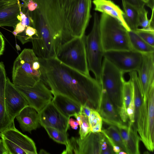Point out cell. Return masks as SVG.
Returning <instances> with one entry per match:
<instances>
[{
    "instance_id": "836d02e7",
    "label": "cell",
    "mask_w": 154,
    "mask_h": 154,
    "mask_svg": "<svg viewBox=\"0 0 154 154\" xmlns=\"http://www.w3.org/2000/svg\"><path fill=\"white\" fill-rule=\"evenodd\" d=\"M79 124V137L81 139H83L91 131L88 117L82 115Z\"/></svg>"
},
{
    "instance_id": "f6af8a7d",
    "label": "cell",
    "mask_w": 154,
    "mask_h": 154,
    "mask_svg": "<svg viewBox=\"0 0 154 154\" xmlns=\"http://www.w3.org/2000/svg\"><path fill=\"white\" fill-rule=\"evenodd\" d=\"M5 1H11V0H4Z\"/></svg>"
},
{
    "instance_id": "f1b7e54d",
    "label": "cell",
    "mask_w": 154,
    "mask_h": 154,
    "mask_svg": "<svg viewBox=\"0 0 154 154\" xmlns=\"http://www.w3.org/2000/svg\"><path fill=\"white\" fill-rule=\"evenodd\" d=\"M88 119L91 131L93 132H101L103 120L98 112L92 109Z\"/></svg>"
},
{
    "instance_id": "7402d4cb",
    "label": "cell",
    "mask_w": 154,
    "mask_h": 154,
    "mask_svg": "<svg viewBox=\"0 0 154 154\" xmlns=\"http://www.w3.org/2000/svg\"><path fill=\"white\" fill-rule=\"evenodd\" d=\"M15 118L23 131L31 133L32 131L36 130L39 124L38 112L29 105L22 110Z\"/></svg>"
},
{
    "instance_id": "d6a6232c",
    "label": "cell",
    "mask_w": 154,
    "mask_h": 154,
    "mask_svg": "<svg viewBox=\"0 0 154 154\" xmlns=\"http://www.w3.org/2000/svg\"><path fill=\"white\" fill-rule=\"evenodd\" d=\"M138 11L139 26L142 29L154 30V29L152 28L150 25L149 20L147 17L148 11L145 8Z\"/></svg>"
},
{
    "instance_id": "f546056e",
    "label": "cell",
    "mask_w": 154,
    "mask_h": 154,
    "mask_svg": "<svg viewBox=\"0 0 154 154\" xmlns=\"http://www.w3.org/2000/svg\"><path fill=\"white\" fill-rule=\"evenodd\" d=\"M44 128L50 137L54 140L65 145L66 144L68 139L67 134L52 127H45Z\"/></svg>"
},
{
    "instance_id": "ffe728a7",
    "label": "cell",
    "mask_w": 154,
    "mask_h": 154,
    "mask_svg": "<svg viewBox=\"0 0 154 154\" xmlns=\"http://www.w3.org/2000/svg\"><path fill=\"white\" fill-rule=\"evenodd\" d=\"M52 102L64 116L69 119L81 114V105L77 102L63 95L54 94Z\"/></svg>"
},
{
    "instance_id": "ba28073f",
    "label": "cell",
    "mask_w": 154,
    "mask_h": 154,
    "mask_svg": "<svg viewBox=\"0 0 154 154\" xmlns=\"http://www.w3.org/2000/svg\"><path fill=\"white\" fill-rule=\"evenodd\" d=\"M91 0H75L64 13L70 33L73 38L82 37L91 17Z\"/></svg>"
},
{
    "instance_id": "8992f818",
    "label": "cell",
    "mask_w": 154,
    "mask_h": 154,
    "mask_svg": "<svg viewBox=\"0 0 154 154\" xmlns=\"http://www.w3.org/2000/svg\"><path fill=\"white\" fill-rule=\"evenodd\" d=\"M85 35L74 38L63 44L56 58L65 65L85 75H90Z\"/></svg>"
},
{
    "instance_id": "60d3db41",
    "label": "cell",
    "mask_w": 154,
    "mask_h": 154,
    "mask_svg": "<svg viewBox=\"0 0 154 154\" xmlns=\"http://www.w3.org/2000/svg\"><path fill=\"white\" fill-rule=\"evenodd\" d=\"M69 124L72 128L75 130H76L78 128V126L79 125L78 121L72 118H70L69 119Z\"/></svg>"
},
{
    "instance_id": "9c48e42d",
    "label": "cell",
    "mask_w": 154,
    "mask_h": 154,
    "mask_svg": "<svg viewBox=\"0 0 154 154\" xmlns=\"http://www.w3.org/2000/svg\"><path fill=\"white\" fill-rule=\"evenodd\" d=\"M9 154H37L34 141L22 134L15 126L0 133Z\"/></svg>"
},
{
    "instance_id": "9a60e30c",
    "label": "cell",
    "mask_w": 154,
    "mask_h": 154,
    "mask_svg": "<svg viewBox=\"0 0 154 154\" xmlns=\"http://www.w3.org/2000/svg\"><path fill=\"white\" fill-rule=\"evenodd\" d=\"M5 104L8 115L14 123L16 116L24 108L29 105L26 98L7 77L5 93Z\"/></svg>"
},
{
    "instance_id": "7c38bea8",
    "label": "cell",
    "mask_w": 154,
    "mask_h": 154,
    "mask_svg": "<svg viewBox=\"0 0 154 154\" xmlns=\"http://www.w3.org/2000/svg\"><path fill=\"white\" fill-rule=\"evenodd\" d=\"M103 57L124 74L137 71L142 62L143 54L133 50L104 51Z\"/></svg>"
},
{
    "instance_id": "b9f144b4",
    "label": "cell",
    "mask_w": 154,
    "mask_h": 154,
    "mask_svg": "<svg viewBox=\"0 0 154 154\" xmlns=\"http://www.w3.org/2000/svg\"><path fill=\"white\" fill-rule=\"evenodd\" d=\"M5 46V41L2 35L0 34V56L3 54Z\"/></svg>"
},
{
    "instance_id": "484cf974",
    "label": "cell",
    "mask_w": 154,
    "mask_h": 154,
    "mask_svg": "<svg viewBox=\"0 0 154 154\" xmlns=\"http://www.w3.org/2000/svg\"><path fill=\"white\" fill-rule=\"evenodd\" d=\"M131 50L142 54L154 52V47L146 42L135 31H128Z\"/></svg>"
},
{
    "instance_id": "74e56055",
    "label": "cell",
    "mask_w": 154,
    "mask_h": 154,
    "mask_svg": "<svg viewBox=\"0 0 154 154\" xmlns=\"http://www.w3.org/2000/svg\"><path fill=\"white\" fill-rule=\"evenodd\" d=\"M74 0H59L60 6L63 14L67 10L71 4Z\"/></svg>"
},
{
    "instance_id": "5bb4252c",
    "label": "cell",
    "mask_w": 154,
    "mask_h": 154,
    "mask_svg": "<svg viewBox=\"0 0 154 154\" xmlns=\"http://www.w3.org/2000/svg\"><path fill=\"white\" fill-rule=\"evenodd\" d=\"M39 123L43 127H50L67 134L69 120L59 111L51 101L39 113Z\"/></svg>"
},
{
    "instance_id": "d6986e66",
    "label": "cell",
    "mask_w": 154,
    "mask_h": 154,
    "mask_svg": "<svg viewBox=\"0 0 154 154\" xmlns=\"http://www.w3.org/2000/svg\"><path fill=\"white\" fill-rule=\"evenodd\" d=\"M7 77L5 66L0 62V133L14 125L8 115L6 110L5 93Z\"/></svg>"
},
{
    "instance_id": "d4e9b609",
    "label": "cell",
    "mask_w": 154,
    "mask_h": 154,
    "mask_svg": "<svg viewBox=\"0 0 154 154\" xmlns=\"http://www.w3.org/2000/svg\"><path fill=\"white\" fill-rule=\"evenodd\" d=\"M108 139L113 148L115 154H128L125 143L116 127L110 125L101 131Z\"/></svg>"
},
{
    "instance_id": "83f0119b",
    "label": "cell",
    "mask_w": 154,
    "mask_h": 154,
    "mask_svg": "<svg viewBox=\"0 0 154 154\" xmlns=\"http://www.w3.org/2000/svg\"><path fill=\"white\" fill-rule=\"evenodd\" d=\"M133 95V87L131 80L130 78L128 81L124 83L123 93V115L122 120L125 123L128 119L127 109L131 101Z\"/></svg>"
},
{
    "instance_id": "603a6c76",
    "label": "cell",
    "mask_w": 154,
    "mask_h": 154,
    "mask_svg": "<svg viewBox=\"0 0 154 154\" xmlns=\"http://www.w3.org/2000/svg\"><path fill=\"white\" fill-rule=\"evenodd\" d=\"M21 7L19 1L0 9V26L12 27L22 20Z\"/></svg>"
},
{
    "instance_id": "7bdbcfd3",
    "label": "cell",
    "mask_w": 154,
    "mask_h": 154,
    "mask_svg": "<svg viewBox=\"0 0 154 154\" xmlns=\"http://www.w3.org/2000/svg\"><path fill=\"white\" fill-rule=\"evenodd\" d=\"M39 154H48V153L46 151L43 149H41L39 152Z\"/></svg>"
},
{
    "instance_id": "52a82bcc",
    "label": "cell",
    "mask_w": 154,
    "mask_h": 154,
    "mask_svg": "<svg viewBox=\"0 0 154 154\" xmlns=\"http://www.w3.org/2000/svg\"><path fill=\"white\" fill-rule=\"evenodd\" d=\"M85 42L89 69L94 74L95 79L100 83L104 51L100 38V19L96 12L94 14L91 30L87 35L85 36Z\"/></svg>"
},
{
    "instance_id": "6da1fadb",
    "label": "cell",
    "mask_w": 154,
    "mask_h": 154,
    "mask_svg": "<svg viewBox=\"0 0 154 154\" xmlns=\"http://www.w3.org/2000/svg\"><path fill=\"white\" fill-rule=\"evenodd\" d=\"M42 78L52 94L66 96L98 112L102 94L100 83L88 75L62 63L56 57H38Z\"/></svg>"
},
{
    "instance_id": "ab89813d",
    "label": "cell",
    "mask_w": 154,
    "mask_h": 154,
    "mask_svg": "<svg viewBox=\"0 0 154 154\" xmlns=\"http://www.w3.org/2000/svg\"><path fill=\"white\" fill-rule=\"evenodd\" d=\"M0 154H9L3 140L0 139Z\"/></svg>"
},
{
    "instance_id": "277c9868",
    "label": "cell",
    "mask_w": 154,
    "mask_h": 154,
    "mask_svg": "<svg viewBox=\"0 0 154 154\" xmlns=\"http://www.w3.org/2000/svg\"><path fill=\"white\" fill-rule=\"evenodd\" d=\"M100 29L104 52L131 50L128 31L115 18L102 13L100 19Z\"/></svg>"
},
{
    "instance_id": "cb8c5ba5",
    "label": "cell",
    "mask_w": 154,
    "mask_h": 154,
    "mask_svg": "<svg viewBox=\"0 0 154 154\" xmlns=\"http://www.w3.org/2000/svg\"><path fill=\"white\" fill-rule=\"evenodd\" d=\"M95 11L105 13L119 21L129 31L125 21L123 11L117 5L111 0H93Z\"/></svg>"
},
{
    "instance_id": "30bf717a",
    "label": "cell",
    "mask_w": 154,
    "mask_h": 154,
    "mask_svg": "<svg viewBox=\"0 0 154 154\" xmlns=\"http://www.w3.org/2000/svg\"><path fill=\"white\" fill-rule=\"evenodd\" d=\"M104 136L101 132L90 131L83 139L72 137L68 139L63 154H101L102 140Z\"/></svg>"
},
{
    "instance_id": "ee69618b",
    "label": "cell",
    "mask_w": 154,
    "mask_h": 154,
    "mask_svg": "<svg viewBox=\"0 0 154 154\" xmlns=\"http://www.w3.org/2000/svg\"><path fill=\"white\" fill-rule=\"evenodd\" d=\"M146 2H146H147V0H144Z\"/></svg>"
},
{
    "instance_id": "e575fe53",
    "label": "cell",
    "mask_w": 154,
    "mask_h": 154,
    "mask_svg": "<svg viewBox=\"0 0 154 154\" xmlns=\"http://www.w3.org/2000/svg\"><path fill=\"white\" fill-rule=\"evenodd\" d=\"M136 8L138 11L144 8L146 2L144 0H122Z\"/></svg>"
},
{
    "instance_id": "44dd1931",
    "label": "cell",
    "mask_w": 154,
    "mask_h": 154,
    "mask_svg": "<svg viewBox=\"0 0 154 154\" xmlns=\"http://www.w3.org/2000/svg\"><path fill=\"white\" fill-rule=\"evenodd\" d=\"M98 112L103 121L110 125L115 126L123 122L115 107L106 93L103 91Z\"/></svg>"
},
{
    "instance_id": "2e32d148",
    "label": "cell",
    "mask_w": 154,
    "mask_h": 154,
    "mask_svg": "<svg viewBox=\"0 0 154 154\" xmlns=\"http://www.w3.org/2000/svg\"><path fill=\"white\" fill-rule=\"evenodd\" d=\"M143 54L142 62L137 72L142 92L145 97L154 86V52Z\"/></svg>"
},
{
    "instance_id": "5b68a950",
    "label": "cell",
    "mask_w": 154,
    "mask_h": 154,
    "mask_svg": "<svg viewBox=\"0 0 154 154\" xmlns=\"http://www.w3.org/2000/svg\"><path fill=\"white\" fill-rule=\"evenodd\" d=\"M124 73L104 58L102 62L100 83L113 103L121 119L123 115L122 93L125 82Z\"/></svg>"
},
{
    "instance_id": "4dcf8cb0",
    "label": "cell",
    "mask_w": 154,
    "mask_h": 154,
    "mask_svg": "<svg viewBox=\"0 0 154 154\" xmlns=\"http://www.w3.org/2000/svg\"><path fill=\"white\" fill-rule=\"evenodd\" d=\"M37 35L36 29L33 27L28 26L26 27L23 32L18 34L16 36L23 45L28 42H32L33 38Z\"/></svg>"
},
{
    "instance_id": "e0dca14e",
    "label": "cell",
    "mask_w": 154,
    "mask_h": 154,
    "mask_svg": "<svg viewBox=\"0 0 154 154\" xmlns=\"http://www.w3.org/2000/svg\"><path fill=\"white\" fill-rule=\"evenodd\" d=\"M147 116L143 138L142 141L146 148L150 152L154 150V86L145 97Z\"/></svg>"
},
{
    "instance_id": "8d00e7d4",
    "label": "cell",
    "mask_w": 154,
    "mask_h": 154,
    "mask_svg": "<svg viewBox=\"0 0 154 154\" xmlns=\"http://www.w3.org/2000/svg\"><path fill=\"white\" fill-rule=\"evenodd\" d=\"M26 27L22 23L21 21H20L16 24L12 33L16 36L18 34L23 32Z\"/></svg>"
},
{
    "instance_id": "1f68e13d",
    "label": "cell",
    "mask_w": 154,
    "mask_h": 154,
    "mask_svg": "<svg viewBox=\"0 0 154 154\" xmlns=\"http://www.w3.org/2000/svg\"><path fill=\"white\" fill-rule=\"evenodd\" d=\"M135 32L146 42L154 47V30L138 28Z\"/></svg>"
},
{
    "instance_id": "7a4b0ae2",
    "label": "cell",
    "mask_w": 154,
    "mask_h": 154,
    "mask_svg": "<svg viewBox=\"0 0 154 154\" xmlns=\"http://www.w3.org/2000/svg\"><path fill=\"white\" fill-rule=\"evenodd\" d=\"M38 8L29 11L36 29H45L54 31L60 35L66 43L73 38L71 35L61 8L59 0H33Z\"/></svg>"
},
{
    "instance_id": "4316f807",
    "label": "cell",
    "mask_w": 154,
    "mask_h": 154,
    "mask_svg": "<svg viewBox=\"0 0 154 154\" xmlns=\"http://www.w3.org/2000/svg\"><path fill=\"white\" fill-rule=\"evenodd\" d=\"M124 17L129 31H135L138 28V11L135 7L123 1Z\"/></svg>"
},
{
    "instance_id": "f35d334b",
    "label": "cell",
    "mask_w": 154,
    "mask_h": 154,
    "mask_svg": "<svg viewBox=\"0 0 154 154\" xmlns=\"http://www.w3.org/2000/svg\"><path fill=\"white\" fill-rule=\"evenodd\" d=\"M92 109L87 105L81 106V115L88 117Z\"/></svg>"
},
{
    "instance_id": "3957f363",
    "label": "cell",
    "mask_w": 154,
    "mask_h": 154,
    "mask_svg": "<svg viewBox=\"0 0 154 154\" xmlns=\"http://www.w3.org/2000/svg\"><path fill=\"white\" fill-rule=\"evenodd\" d=\"M42 75L38 57L32 49H24L14 61L12 83L16 86H32L41 79Z\"/></svg>"
},
{
    "instance_id": "d590c367",
    "label": "cell",
    "mask_w": 154,
    "mask_h": 154,
    "mask_svg": "<svg viewBox=\"0 0 154 154\" xmlns=\"http://www.w3.org/2000/svg\"><path fill=\"white\" fill-rule=\"evenodd\" d=\"M21 7L26 8L29 11L35 10L38 7L37 4L33 0H25L23 4H20Z\"/></svg>"
},
{
    "instance_id": "ac0fdd59",
    "label": "cell",
    "mask_w": 154,
    "mask_h": 154,
    "mask_svg": "<svg viewBox=\"0 0 154 154\" xmlns=\"http://www.w3.org/2000/svg\"><path fill=\"white\" fill-rule=\"evenodd\" d=\"M124 123L116 125L126 145L128 154H140L139 142L140 137L134 123L129 121L128 125Z\"/></svg>"
},
{
    "instance_id": "8fae6325",
    "label": "cell",
    "mask_w": 154,
    "mask_h": 154,
    "mask_svg": "<svg viewBox=\"0 0 154 154\" xmlns=\"http://www.w3.org/2000/svg\"><path fill=\"white\" fill-rule=\"evenodd\" d=\"M133 87L134 104V125L140 137L143 140L147 116V108L145 97L142 92L136 71L129 73Z\"/></svg>"
},
{
    "instance_id": "4fadbf2b",
    "label": "cell",
    "mask_w": 154,
    "mask_h": 154,
    "mask_svg": "<svg viewBox=\"0 0 154 154\" xmlns=\"http://www.w3.org/2000/svg\"><path fill=\"white\" fill-rule=\"evenodd\" d=\"M15 86L23 95L29 105L38 113L53 97L51 90L42 79L32 86Z\"/></svg>"
}]
</instances>
